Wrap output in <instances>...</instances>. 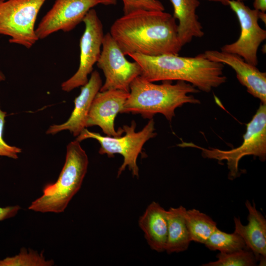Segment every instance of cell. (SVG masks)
Wrapping results in <instances>:
<instances>
[{
	"label": "cell",
	"instance_id": "cell-1",
	"mask_svg": "<svg viewBox=\"0 0 266 266\" xmlns=\"http://www.w3.org/2000/svg\"><path fill=\"white\" fill-rule=\"evenodd\" d=\"M109 33L125 55H178L183 47L176 19L164 11L140 10L124 14L114 22Z\"/></svg>",
	"mask_w": 266,
	"mask_h": 266
},
{
	"label": "cell",
	"instance_id": "cell-2",
	"mask_svg": "<svg viewBox=\"0 0 266 266\" xmlns=\"http://www.w3.org/2000/svg\"><path fill=\"white\" fill-rule=\"evenodd\" d=\"M128 56L141 67L140 76L150 82L183 81L200 91L209 93L227 80L223 73L224 65L209 60L202 54L193 57L174 54L149 56L137 53Z\"/></svg>",
	"mask_w": 266,
	"mask_h": 266
},
{
	"label": "cell",
	"instance_id": "cell-3",
	"mask_svg": "<svg viewBox=\"0 0 266 266\" xmlns=\"http://www.w3.org/2000/svg\"><path fill=\"white\" fill-rule=\"evenodd\" d=\"M200 92L183 81L174 84L171 81H163L161 84H156L139 76L131 84L129 97L120 113L140 114L149 119L160 113L170 122L177 108L185 103H200L191 94Z\"/></svg>",
	"mask_w": 266,
	"mask_h": 266
},
{
	"label": "cell",
	"instance_id": "cell-4",
	"mask_svg": "<svg viewBox=\"0 0 266 266\" xmlns=\"http://www.w3.org/2000/svg\"><path fill=\"white\" fill-rule=\"evenodd\" d=\"M88 164V156L80 142L75 140L69 143L58 179L44 187L42 195L32 202L29 209L41 213L63 212L80 190Z\"/></svg>",
	"mask_w": 266,
	"mask_h": 266
},
{
	"label": "cell",
	"instance_id": "cell-5",
	"mask_svg": "<svg viewBox=\"0 0 266 266\" xmlns=\"http://www.w3.org/2000/svg\"><path fill=\"white\" fill-rule=\"evenodd\" d=\"M243 138L240 146L229 150L203 148L193 142L183 141L177 146L197 148L201 151V155L204 158L219 162L226 160L229 170L228 178L233 180L239 175L238 164L244 156L253 155L258 157L262 162L266 159V104L260 103L255 114L247 124Z\"/></svg>",
	"mask_w": 266,
	"mask_h": 266
},
{
	"label": "cell",
	"instance_id": "cell-6",
	"mask_svg": "<svg viewBox=\"0 0 266 266\" xmlns=\"http://www.w3.org/2000/svg\"><path fill=\"white\" fill-rule=\"evenodd\" d=\"M135 122L132 121L130 126L124 125L123 129L125 134L122 136H102L98 133L92 132L85 128L76 137V140L80 142L87 138H93L98 141L100 147L99 150L101 155L106 154L108 158L114 157L115 154L121 155L123 162L119 168L117 177L128 167L133 177L138 178L139 168L137 159L141 153L144 144L150 139L157 135L155 122L151 118L140 131L135 132Z\"/></svg>",
	"mask_w": 266,
	"mask_h": 266
},
{
	"label": "cell",
	"instance_id": "cell-7",
	"mask_svg": "<svg viewBox=\"0 0 266 266\" xmlns=\"http://www.w3.org/2000/svg\"><path fill=\"white\" fill-rule=\"evenodd\" d=\"M47 0H0V34L11 43L31 48L39 39L35 24Z\"/></svg>",
	"mask_w": 266,
	"mask_h": 266
},
{
	"label": "cell",
	"instance_id": "cell-8",
	"mask_svg": "<svg viewBox=\"0 0 266 266\" xmlns=\"http://www.w3.org/2000/svg\"><path fill=\"white\" fill-rule=\"evenodd\" d=\"M96 64L105 78L100 92L119 90L129 93L131 84L141 74L139 64L126 59L109 33L104 35L100 55Z\"/></svg>",
	"mask_w": 266,
	"mask_h": 266
},
{
	"label": "cell",
	"instance_id": "cell-9",
	"mask_svg": "<svg viewBox=\"0 0 266 266\" xmlns=\"http://www.w3.org/2000/svg\"><path fill=\"white\" fill-rule=\"evenodd\" d=\"M84 31L80 39L79 65L77 71L61 84L62 90L69 92L88 81L100 55L104 37L103 25L96 11L91 9L84 18Z\"/></svg>",
	"mask_w": 266,
	"mask_h": 266
},
{
	"label": "cell",
	"instance_id": "cell-10",
	"mask_svg": "<svg viewBox=\"0 0 266 266\" xmlns=\"http://www.w3.org/2000/svg\"><path fill=\"white\" fill-rule=\"evenodd\" d=\"M228 5L237 18L240 34L237 40L223 46L221 51L237 54L247 63L257 66L258 48L266 38V31L258 23L259 11L237 0H229Z\"/></svg>",
	"mask_w": 266,
	"mask_h": 266
},
{
	"label": "cell",
	"instance_id": "cell-11",
	"mask_svg": "<svg viewBox=\"0 0 266 266\" xmlns=\"http://www.w3.org/2000/svg\"><path fill=\"white\" fill-rule=\"evenodd\" d=\"M99 4L111 5L108 0H55L35 28L38 38L44 39L60 31H71Z\"/></svg>",
	"mask_w": 266,
	"mask_h": 266
},
{
	"label": "cell",
	"instance_id": "cell-12",
	"mask_svg": "<svg viewBox=\"0 0 266 266\" xmlns=\"http://www.w3.org/2000/svg\"><path fill=\"white\" fill-rule=\"evenodd\" d=\"M129 95V93L119 90L99 91L91 104L86 127L98 126L107 136L122 135L124 130L120 128L116 131L114 121L117 114L122 110Z\"/></svg>",
	"mask_w": 266,
	"mask_h": 266
},
{
	"label": "cell",
	"instance_id": "cell-13",
	"mask_svg": "<svg viewBox=\"0 0 266 266\" xmlns=\"http://www.w3.org/2000/svg\"><path fill=\"white\" fill-rule=\"evenodd\" d=\"M202 54L209 60L231 66L247 92L259 99L261 103L266 104V72L261 71L256 66L247 63L237 54L215 50H206Z\"/></svg>",
	"mask_w": 266,
	"mask_h": 266
},
{
	"label": "cell",
	"instance_id": "cell-14",
	"mask_svg": "<svg viewBox=\"0 0 266 266\" xmlns=\"http://www.w3.org/2000/svg\"><path fill=\"white\" fill-rule=\"evenodd\" d=\"M99 72L93 71L88 81L81 89L80 94L74 100V108L68 119L60 125H53L46 131L47 134H55L68 130L77 136L86 127L87 116L92 101L102 86Z\"/></svg>",
	"mask_w": 266,
	"mask_h": 266
},
{
	"label": "cell",
	"instance_id": "cell-15",
	"mask_svg": "<svg viewBox=\"0 0 266 266\" xmlns=\"http://www.w3.org/2000/svg\"><path fill=\"white\" fill-rule=\"evenodd\" d=\"M248 211V224L244 225L239 217H234V232L243 239L246 246L255 255L260 266H265L266 260V220L258 211L255 202L247 200L245 203Z\"/></svg>",
	"mask_w": 266,
	"mask_h": 266
},
{
	"label": "cell",
	"instance_id": "cell-16",
	"mask_svg": "<svg viewBox=\"0 0 266 266\" xmlns=\"http://www.w3.org/2000/svg\"><path fill=\"white\" fill-rule=\"evenodd\" d=\"M138 225L150 248L157 252L166 251L167 238L166 210L152 201L139 217Z\"/></svg>",
	"mask_w": 266,
	"mask_h": 266
},
{
	"label": "cell",
	"instance_id": "cell-17",
	"mask_svg": "<svg viewBox=\"0 0 266 266\" xmlns=\"http://www.w3.org/2000/svg\"><path fill=\"white\" fill-rule=\"evenodd\" d=\"M173 9V16L178 21L177 33L182 46L194 37H201L204 33L196 14L199 0H170Z\"/></svg>",
	"mask_w": 266,
	"mask_h": 266
},
{
	"label": "cell",
	"instance_id": "cell-18",
	"mask_svg": "<svg viewBox=\"0 0 266 266\" xmlns=\"http://www.w3.org/2000/svg\"><path fill=\"white\" fill-rule=\"evenodd\" d=\"M186 211L182 205L166 210L167 238L165 251L167 254L184 252L191 242L185 220Z\"/></svg>",
	"mask_w": 266,
	"mask_h": 266
},
{
	"label": "cell",
	"instance_id": "cell-19",
	"mask_svg": "<svg viewBox=\"0 0 266 266\" xmlns=\"http://www.w3.org/2000/svg\"><path fill=\"white\" fill-rule=\"evenodd\" d=\"M185 217L191 241L204 244L217 228L210 216L195 208L186 209Z\"/></svg>",
	"mask_w": 266,
	"mask_h": 266
},
{
	"label": "cell",
	"instance_id": "cell-20",
	"mask_svg": "<svg viewBox=\"0 0 266 266\" xmlns=\"http://www.w3.org/2000/svg\"><path fill=\"white\" fill-rule=\"evenodd\" d=\"M204 244L210 250H218L220 252L226 253L246 247L243 239L237 233L235 232L232 233H227L218 228Z\"/></svg>",
	"mask_w": 266,
	"mask_h": 266
},
{
	"label": "cell",
	"instance_id": "cell-21",
	"mask_svg": "<svg viewBox=\"0 0 266 266\" xmlns=\"http://www.w3.org/2000/svg\"><path fill=\"white\" fill-rule=\"evenodd\" d=\"M217 260L204 264L203 266H254L257 259L253 252L247 247L231 253L220 252Z\"/></svg>",
	"mask_w": 266,
	"mask_h": 266
},
{
	"label": "cell",
	"instance_id": "cell-22",
	"mask_svg": "<svg viewBox=\"0 0 266 266\" xmlns=\"http://www.w3.org/2000/svg\"><path fill=\"white\" fill-rule=\"evenodd\" d=\"M54 265V261L46 260L42 252L38 253L25 248H22L17 255L0 260V266H51Z\"/></svg>",
	"mask_w": 266,
	"mask_h": 266
},
{
	"label": "cell",
	"instance_id": "cell-23",
	"mask_svg": "<svg viewBox=\"0 0 266 266\" xmlns=\"http://www.w3.org/2000/svg\"><path fill=\"white\" fill-rule=\"evenodd\" d=\"M124 14L140 10L165 11V7L159 0H122Z\"/></svg>",
	"mask_w": 266,
	"mask_h": 266
},
{
	"label": "cell",
	"instance_id": "cell-24",
	"mask_svg": "<svg viewBox=\"0 0 266 266\" xmlns=\"http://www.w3.org/2000/svg\"><path fill=\"white\" fill-rule=\"evenodd\" d=\"M6 116V112L2 111L0 107V156L17 159L18 158V154L21 153L22 149L19 147L8 144L3 138Z\"/></svg>",
	"mask_w": 266,
	"mask_h": 266
},
{
	"label": "cell",
	"instance_id": "cell-25",
	"mask_svg": "<svg viewBox=\"0 0 266 266\" xmlns=\"http://www.w3.org/2000/svg\"><path fill=\"white\" fill-rule=\"evenodd\" d=\"M20 209L18 205L0 207V221L14 217Z\"/></svg>",
	"mask_w": 266,
	"mask_h": 266
},
{
	"label": "cell",
	"instance_id": "cell-26",
	"mask_svg": "<svg viewBox=\"0 0 266 266\" xmlns=\"http://www.w3.org/2000/svg\"><path fill=\"white\" fill-rule=\"evenodd\" d=\"M253 6L257 10L266 12V0H254Z\"/></svg>",
	"mask_w": 266,
	"mask_h": 266
},
{
	"label": "cell",
	"instance_id": "cell-27",
	"mask_svg": "<svg viewBox=\"0 0 266 266\" xmlns=\"http://www.w3.org/2000/svg\"><path fill=\"white\" fill-rule=\"evenodd\" d=\"M259 19H260L265 24L266 23V14L265 12L259 11L258 13Z\"/></svg>",
	"mask_w": 266,
	"mask_h": 266
},
{
	"label": "cell",
	"instance_id": "cell-28",
	"mask_svg": "<svg viewBox=\"0 0 266 266\" xmlns=\"http://www.w3.org/2000/svg\"><path fill=\"white\" fill-rule=\"evenodd\" d=\"M207 0L209 1L220 2L225 6L228 5L229 0ZM237 0L244 1L247 0Z\"/></svg>",
	"mask_w": 266,
	"mask_h": 266
},
{
	"label": "cell",
	"instance_id": "cell-29",
	"mask_svg": "<svg viewBox=\"0 0 266 266\" xmlns=\"http://www.w3.org/2000/svg\"><path fill=\"white\" fill-rule=\"evenodd\" d=\"M5 79V76L4 74L0 72V82L4 81Z\"/></svg>",
	"mask_w": 266,
	"mask_h": 266
},
{
	"label": "cell",
	"instance_id": "cell-30",
	"mask_svg": "<svg viewBox=\"0 0 266 266\" xmlns=\"http://www.w3.org/2000/svg\"><path fill=\"white\" fill-rule=\"evenodd\" d=\"M108 0L110 2L111 5H116L117 3L116 0Z\"/></svg>",
	"mask_w": 266,
	"mask_h": 266
}]
</instances>
